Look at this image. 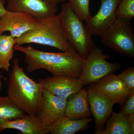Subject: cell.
I'll return each instance as SVG.
<instances>
[{"label": "cell", "mask_w": 134, "mask_h": 134, "mask_svg": "<svg viewBox=\"0 0 134 134\" xmlns=\"http://www.w3.org/2000/svg\"><path fill=\"white\" fill-rule=\"evenodd\" d=\"M14 51L25 54L24 62L29 73L39 69L47 70L53 76H65L79 78L82 72L85 59L77 53L48 52L36 49L31 46L16 44Z\"/></svg>", "instance_id": "6da1fadb"}, {"label": "cell", "mask_w": 134, "mask_h": 134, "mask_svg": "<svg viewBox=\"0 0 134 134\" xmlns=\"http://www.w3.org/2000/svg\"><path fill=\"white\" fill-rule=\"evenodd\" d=\"M19 63L16 58L13 61L9 76L7 96L24 113L37 115L42 105L43 88L41 84L26 74Z\"/></svg>", "instance_id": "7a4b0ae2"}, {"label": "cell", "mask_w": 134, "mask_h": 134, "mask_svg": "<svg viewBox=\"0 0 134 134\" xmlns=\"http://www.w3.org/2000/svg\"><path fill=\"white\" fill-rule=\"evenodd\" d=\"M36 27L16 39V44L35 43L58 48L63 52L77 53L66 38L58 15L36 18Z\"/></svg>", "instance_id": "3957f363"}, {"label": "cell", "mask_w": 134, "mask_h": 134, "mask_svg": "<svg viewBox=\"0 0 134 134\" xmlns=\"http://www.w3.org/2000/svg\"><path fill=\"white\" fill-rule=\"evenodd\" d=\"M58 16L66 38L78 54L86 59L94 46L90 32L68 3L63 4Z\"/></svg>", "instance_id": "277c9868"}, {"label": "cell", "mask_w": 134, "mask_h": 134, "mask_svg": "<svg viewBox=\"0 0 134 134\" xmlns=\"http://www.w3.org/2000/svg\"><path fill=\"white\" fill-rule=\"evenodd\" d=\"M105 46L128 57L134 56V33L131 20L117 18L101 36Z\"/></svg>", "instance_id": "5b68a950"}, {"label": "cell", "mask_w": 134, "mask_h": 134, "mask_svg": "<svg viewBox=\"0 0 134 134\" xmlns=\"http://www.w3.org/2000/svg\"><path fill=\"white\" fill-rule=\"evenodd\" d=\"M110 57L104 54L100 48L94 46L92 47L85 59L82 72L79 78L83 86L97 81L120 69L119 63H111L107 60Z\"/></svg>", "instance_id": "8992f818"}, {"label": "cell", "mask_w": 134, "mask_h": 134, "mask_svg": "<svg viewBox=\"0 0 134 134\" xmlns=\"http://www.w3.org/2000/svg\"><path fill=\"white\" fill-rule=\"evenodd\" d=\"M90 110L95 120V134H101L107 120L112 112L113 105L109 99L92 84L86 88Z\"/></svg>", "instance_id": "52a82bcc"}, {"label": "cell", "mask_w": 134, "mask_h": 134, "mask_svg": "<svg viewBox=\"0 0 134 134\" xmlns=\"http://www.w3.org/2000/svg\"><path fill=\"white\" fill-rule=\"evenodd\" d=\"M121 0H100L97 13L86 22L85 26L92 35L100 36L105 32L117 19L116 9Z\"/></svg>", "instance_id": "ba28073f"}, {"label": "cell", "mask_w": 134, "mask_h": 134, "mask_svg": "<svg viewBox=\"0 0 134 134\" xmlns=\"http://www.w3.org/2000/svg\"><path fill=\"white\" fill-rule=\"evenodd\" d=\"M36 18L22 12L8 11L0 18V35L9 32L10 35L18 38L36 27Z\"/></svg>", "instance_id": "9c48e42d"}, {"label": "cell", "mask_w": 134, "mask_h": 134, "mask_svg": "<svg viewBox=\"0 0 134 134\" xmlns=\"http://www.w3.org/2000/svg\"><path fill=\"white\" fill-rule=\"evenodd\" d=\"M6 9L10 12H22L35 18L54 15L58 12L57 5L44 0H5Z\"/></svg>", "instance_id": "30bf717a"}, {"label": "cell", "mask_w": 134, "mask_h": 134, "mask_svg": "<svg viewBox=\"0 0 134 134\" xmlns=\"http://www.w3.org/2000/svg\"><path fill=\"white\" fill-rule=\"evenodd\" d=\"M67 99L46 90L43 91V102L37 116L47 127L65 116Z\"/></svg>", "instance_id": "8fae6325"}, {"label": "cell", "mask_w": 134, "mask_h": 134, "mask_svg": "<svg viewBox=\"0 0 134 134\" xmlns=\"http://www.w3.org/2000/svg\"><path fill=\"white\" fill-rule=\"evenodd\" d=\"M91 84L109 99L113 106L116 104H123L130 95L122 80L114 73Z\"/></svg>", "instance_id": "7c38bea8"}, {"label": "cell", "mask_w": 134, "mask_h": 134, "mask_svg": "<svg viewBox=\"0 0 134 134\" xmlns=\"http://www.w3.org/2000/svg\"><path fill=\"white\" fill-rule=\"evenodd\" d=\"M38 81L43 90L66 99L78 92L83 86L79 78L68 76H53L39 79Z\"/></svg>", "instance_id": "4fadbf2b"}, {"label": "cell", "mask_w": 134, "mask_h": 134, "mask_svg": "<svg viewBox=\"0 0 134 134\" xmlns=\"http://www.w3.org/2000/svg\"><path fill=\"white\" fill-rule=\"evenodd\" d=\"M8 129L19 130L23 134L49 133L47 127L42 123L37 115L27 114L16 119L5 121L2 126V130Z\"/></svg>", "instance_id": "5bb4252c"}, {"label": "cell", "mask_w": 134, "mask_h": 134, "mask_svg": "<svg viewBox=\"0 0 134 134\" xmlns=\"http://www.w3.org/2000/svg\"><path fill=\"white\" fill-rule=\"evenodd\" d=\"M86 89L82 88L67 99L65 116L72 119L91 117Z\"/></svg>", "instance_id": "9a60e30c"}, {"label": "cell", "mask_w": 134, "mask_h": 134, "mask_svg": "<svg viewBox=\"0 0 134 134\" xmlns=\"http://www.w3.org/2000/svg\"><path fill=\"white\" fill-rule=\"evenodd\" d=\"M92 120L90 117L72 119L65 116L48 126L47 129L52 134H74L86 129Z\"/></svg>", "instance_id": "2e32d148"}, {"label": "cell", "mask_w": 134, "mask_h": 134, "mask_svg": "<svg viewBox=\"0 0 134 134\" xmlns=\"http://www.w3.org/2000/svg\"><path fill=\"white\" fill-rule=\"evenodd\" d=\"M106 127L101 134H134L127 118L112 111L105 122Z\"/></svg>", "instance_id": "e0dca14e"}, {"label": "cell", "mask_w": 134, "mask_h": 134, "mask_svg": "<svg viewBox=\"0 0 134 134\" xmlns=\"http://www.w3.org/2000/svg\"><path fill=\"white\" fill-rule=\"evenodd\" d=\"M16 44V38L10 35H0V69L7 72L9 71Z\"/></svg>", "instance_id": "ac0fdd59"}, {"label": "cell", "mask_w": 134, "mask_h": 134, "mask_svg": "<svg viewBox=\"0 0 134 134\" xmlns=\"http://www.w3.org/2000/svg\"><path fill=\"white\" fill-rule=\"evenodd\" d=\"M25 113L18 108L8 96H0V132L2 126L8 120L16 119L24 115Z\"/></svg>", "instance_id": "d6986e66"}, {"label": "cell", "mask_w": 134, "mask_h": 134, "mask_svg": "<svg viewBox=\"0 0 134 134\" xmlns=\"http://www.w3.org/2000/svg\"><path fill=\"white\" fill-rule=\"evenodd\" d=\"M70 7L81 18L87 21L91 17L89 3L90 0H68Z\"/></svg>", "instance_id": "ffe728a7"}, {"label": "cell", "mask_w": 134, "mask_h": 134, "mask_svg": "<svg viewBox=\"0 0 134 134\" xmlns=\"http://www.w3.org/2000/svg\"><path fill=\"white\" fill-rule=\"evenodd\" d=\"M115 16L117 18L131 20L134 16V0H121Z\"/></svg>", "instance_id": "44dd1931"}, {"label": "cell", "mask_w": 134, "mask_h": 134, "mask_svg": "<svg viewBox=\"0 0 134 134\" xmlns=\"http://www.w3.org/2000/svg\"><path fill=\"white\" fill-rule=\"evenodd\" d=\"M128 90L130 94L134 93V68L130 67L118 75Z\"/></svg>", "instance_id": "7402d4cb"}, {"label": "cell", "mask_w": 134, "mask_h": 134, "mask_svg": "<svg viewBox=\"0 0 134 134\" xmlns=\"http://www.w3.org/2000/svg\"><path fill=\"white\" fill-rule=\"evenodd\" d=\"M123 105L119 113L128 119L130 115L134 114V93L129 95Z\"/></svg>", "instance_id": "603a6c76"}, {"label": "cell", "mask_w": 134, "mask_h": 134, "mask_svg": "<svg viewBox=\"0 0 134 134\" xmlns=\"http://www.w3.org/2000/svg\"><path fill=\"white\" fill-rule=\"evenodd\" d=\"M5 0H0V18L8 12L5 7Z\"/></svg>", "instance_id": "cb8c5ba5"}, {"label": "cell", "mask_w": 134, "mask_h": 134, "mask_svg": "<svg viewBox=\"0 0 134 134\" xmlns=\"http://www.w3.org/2000/svg\"><path fill=\"white\" fill-rule=\"evenodd\" d=\"M128 120L131 125L132 129L134 130V114L130 115L128 117Z\"/></svg>", "instance_id": "d4e9b609"}, {"label": "cell", "mask_w": 134, "mask_h": 134, "mask_svg": "<svg viewBox=\"0 0 134 134\" xmlns=\"http://www.w3.org/2000/svg\"><path fill=\"white\" fill-rule=\"evenodd\" d=\"M44 1L57 5L60 3L64 2L66 0H44Z\"/></svg>", "instance_id": "484cf974"}, {"label": "cell", "mask_w": 134, "mask_h": 134, "mask_svg": "<svg viewBox=\"0 0 134 134\" xmlns=\"http://www.w3.org/2000/svg\"><path fill=\"white\" fill-rule=\"evenodd\" d=\"M2 79H5V78L4 76L0 74V91L1 90L2 88L3 83Z\"/></svg>", "instance_id": "4316f807"}, {"label": "cell", "mask_w": 134, "mask_h": 134, "mask_svg": "<svg viewBox=\"0 0 134 134\" xmlns=\"http://www.w3.org/2000/svg\"><path fill=\"white\" fill-rule=\"evenodd\" d=\"M1 74V72H0V74Z\"/></svg>", "instance_id": "83f0119b"}]
</instances>
